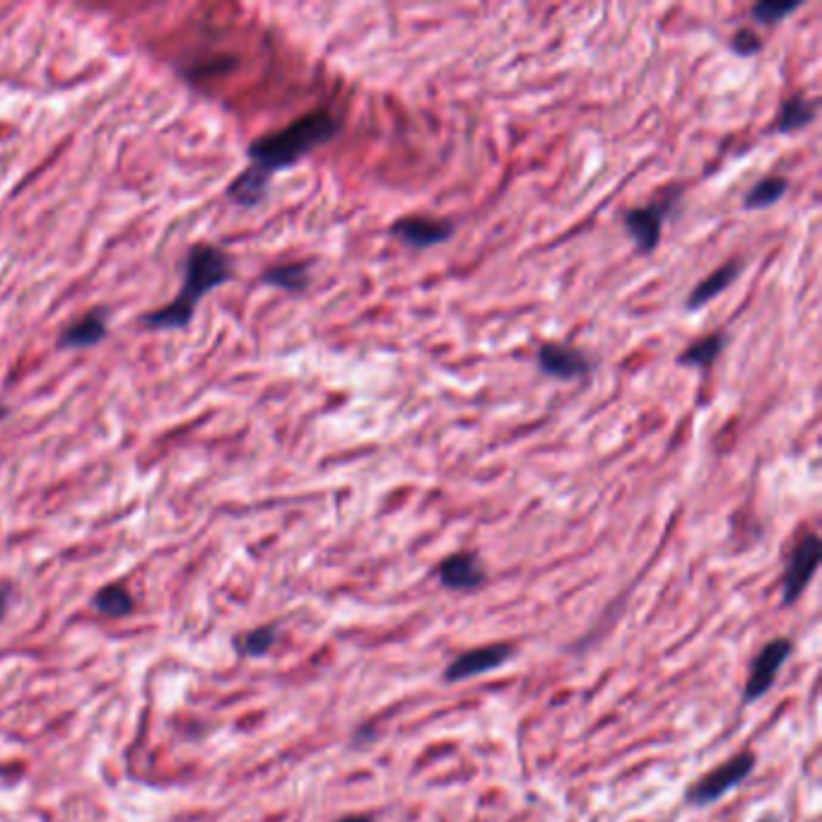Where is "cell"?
Here are the masks:
<instances>
[{"mask_svg": "<svg viewBox=\"0 0 822 822\" xmlns=\"http://www.w3.org/2000/svg\"><path fill=\"white\" fill-rule=\"evenodd\" d=\"M437 579L444 589L478 591L487 581V572L475 553H454L437 565Z\"/></svg>", "mask_w": 822, "mask_h": 822, "instance_id": "obj_10", "label": "cell"}, {"mask_svg": "<svg viewBox=\"0 0 822 822\" xmlns=\"http://www.w3.org/2000/svg\"><path fill=\"white\" fill-rule=\"evenodd\" d=\"M512 656V644H487V647L468 649L446 666L444 680L446 683H466V680L471 678H480V675L497 671V668H502Z\"/></svg>", "mask_w": 822, "mask_h": 822, "instance_id": "obj_8", "label": "cell"}, {"mask_svg": "<svg viewBox=\"0 0 822 822\" xmlns=\"http://www.w3.org/2000/svg\"><path fill=\"white\" fill-rule=\"evenodd\" d=\"M10 603V586H0V620H3L5 610H8Z\"/></svg>", "mask_w": 822, "mask_h": 822, "instance_id": "obj_22", "label": "cell"}, {"mask_svg": "<svg viewBox=\"0 0 822 822\" xmlns=\"http://www.w3.org/2000/svg\"><path fill=\"white\" fill-rule=\"evenodd\" d=\"M741 273H743V261H738V258L736 261H728L724 263V266H719L714 273H709L707 278L695 285V290H692L688 299H685V309L697 311V309L707 307V304L714 302L716 297L724 295L728 287L741 278Z\"/></svg>", "mask_w": 822, "mask_h": 822, "instance_id": "obj_11", "label": "cell"}, {"mask_svg": "<svg viewBox=\"0 0 822 822\" xmlns=\"http://www.w3.org/2000/svg\"><path fill=\"white\" fill-rule=\"evenodd\" d=\"M263 283L299 295V292L307 290L311 283L309 266L307 263H285V266L268 268L266 273H263Z\"/></svg>", "mask_w": 822, "mask_h": 822, "instance_id": "obj_18", "label": "cell"}, {"mask_svg": "<svg viewBox=\"0 0 822 822\" xmlns=\"http://www.w3.org/2000/svg\"><path fill=\"white\" fill-rule=\"evenodd\" d=\"M340 133V121L331 111L316 109L309 114L299 116L290 126L280 131L263 135L254 140L246 150L249 155V167L263 176H273L280 169L295 167L299 160L311 155L321 145L331 143Z\"/></svg>", "mask_w": 822, "mask_h": 822, "instance_id": "obj_1", "label": "cell"}, {"mask_svg": "<svg viewBox=\"0 0 822 822\" xmlns=\"http://www.w3.org/2000/svg\"><path fill=\"white\" fill-rule=\"evenodd\" d=\"M789 191V181L784 176H765L757 184L745 193V210H765L777 205Z\"/></svg>", "mask_w": 822, "mask_h": 822, "instance_id": "obj_19", "label": "cell"}, {"mask_svg": "<svg viewBox=\"0 0 822 822\" xmlns=\"http://www.w3.org/2000/svg\"><path fill=\"white\" fill-rule=\"evenodd\" d=\"M538 369L545 377L557 381H574L591 374V360L577 348H567L562 343H543L536 352Z\"/></svg>", "mask_w": 822, "mask_h": 822, "instance_id": "obj_9", "label": "cell"}, {"mask_svg": "<svg viewBox=\"0 0 822 822\" xmlns=\"http://www.w3.org/2000/svg\"><path fill=\"white\" fill-rule=\"evenodd\" d=\"M389 232H391V237H396L398 242L410 246V249L425 251V249H432V246L449 242V239L454 237L456 227H454V222L444 220V217L405 215L393 222Z\"/></svg>", "mask_w": 822, "mask_h": 822, "instance_id": "obj_7", "label": "cell"}, {"mask_svg": "<svg viewBox=\"0 0 822 822\" xmlns=\"http://www.w3.org/2000/svg\"><path fill=\"white\" fill-rule=\"evenodd\" d=\"M755 765L757 757L753 750H741V753L733 755L731 760L721 762V765L714 767L712 772H707L704 777L697 779V782L685 791V803L695 808L712 806L719 798H724L726 794H731L733 789H738V786L755 772Z\"/></svg>", "mask_w": 822, "mask_h": 822, "instance_id": "obj_3", "label": "cell"}, {"mask_svg": "<svg viewBox=\"0 0 822 822\" xmlns=\"http://www.w3.org/2000/svg\"><path fill=\"white\" fill-rule=\"evenodd\" d=\"M794 654V642L786 637L769 639V642L757 651V656L750 663L748 680L743 688V704H755L757 700L767 695L777 683L779 673L786 666V661Z\"/></svg>", "mask_w": 822, "mask_h": 822, "instance_id": "obj_5", "label": "cell"}, {"mask_svg": "<svg viewBox=\"0 0 822 822\" xmlns=\"http://www.w3.org/2000/svg\"><path fill=\"white\" fill-rule=\"evenodd\" d=\"M268 176L254 172L251 167H246L237 179L232 181L230 189H227V196L230 201H234L242 208H256L258 203H263V198L268 196Z\"/></svg>", "mask_w": 822, "mask_h": 822, "instance_id": "obj_15", "label": "cell"}, {"mask_svg": "<svg viewBox=\"0 0 822 822\" xmlns=\"http://www.w3.org/2000/svg\"><path fill=\"white\" fill-rule=\"evenodd\" d=\"M90 606L104 618H128L135 610V598L123 584H107L95 591V596L90 598Z\"/></svg>", "mask_w": 822, "mask_h": 822, "instance_id": "obj_14", "label": "cell"}, {"mask_svg": "<svg viewBox=\"0 0 822 822\" xmlns=\"http://www.w3.org/2000/svg\"><path fill=\"white\" fill-rule=\"evenodd\" d=\"M336 822H374L372 815H345V818H338Z\"/></svg>", "mask_w": 822, "mask_h": 822, "instance_id": "obj_23", "label": "cell"}, {"mask_svg": "<svg viewBox=\"0 0 822 822\" xmlns=\"http://www.w3.org/2000/svg\"><path fill=\"white\" fill-rule=\"evenodd\" d=\"M820 538L815 533H806L791 550L789 560H786L784 581H782V603L784 606H794L798 598L808 589L813 581L815 572L820 567Z\"/></svg>", "mask_w": 822, "mask_h": 822, "instance_id": "obj_6", "label": "cell"}, {"mask_svg": "<svg viewBox=\"0 0 822 822\" xmlns=\"http://www.w3.org/2000/svg\"><path fill=\"white\" fill-rule=\"evenodd\" d=\"M798 8H801V0H760V3L753 5V20L772 27L794 15Z\"/></svg>", "mask_w": 822, "mask_h": 822, "instance_id": "obj_20", "label": "cell"}, {"mask_svg": "<svg viewBox=\"0 0 822 822\" xmlns=\"http://www.w3.org/2000/svg\"><path fill=\"white\" fill-rule=\"evenodd\" d=\"M680 196H683L680 189H671L663 193L659 201L625 210L622 225H625L632 242L637 244L639 254H651V251H656V246L661 242L663 222H666V217L673 213L675 205L680 203Z\"/></svg>", "mask_w": 822, "mask_h": 822, "instance_id": "obj_4", "label": "cell"}, {"mask_svg": "<svg viewBox=\"0 0 822 822\" xmlns=\"http://www.w3.org/2000/svg\"><path fill=\"white\" fill-rule=\"evenodd\" d=\"M280 630L278 625H261L254 627V630L237 634L232 639L234 651H237L242 659H263V656L270 654V649L278 642Z\"/></svg>", "mask_w": 822, "mask_h": 822, "instance_id": "obj_17", "label": "cell"}, {"mask_svg": "<svg viewBox=\"0 0 822 822\" xmlns=\"http://www.w3.org/2000/svg\"><path fill=\"white\" fill-rule=\"evenodd\" d=\"M726 340H728L726 333H721V331L709 333V336L695 340L690 348H685L683 352H680L678 364L680 367H697V369L712 367V364L719 360L721 352H724Z\"/></svg>", "mask_w": 822, "mask_h": 822, "instance_id": "obj_16", "label": "cell"}, {"mask_svg": "<svg viewBox=\"0 0 822 822\" xmlns=\"http://www.w3.org/2000/svg\"><path fill=\"white\" fill-rule=\"evenodd\" d=\"M5 415H8V408H5V405H3V403H0V420H3V418H5Z\"/></svg>", "mask_w": 822, "mask_h": 822, "instance_id": "obj_24", "label": "cell"}, {"mask_svg": "<svg viewBox=\"0 0 822 822\" xmlns=\"http://www.w3.org/2000/svg\"><path fill=\"white\" fill-rule=\"evenodd\" d=\"M109 333L107 324V309H92L90 314L82 316L80 321L70 324L63 336L58 338V348L61 350H78V348H92V345L102 343Z\"/></svg>", "mask_w": 822, "mask_h": 822, "instance_id": "obj_12", "label": "cell"}, {"mask_svg": "<svg viewBox=\"0 0 822 822\" xmlns=\"http://www.w3.org/2000/svg\"><path fill=\"white\" fill-rule=\"evenodd\" d=\"M227 280H232L230 256L210 244L193 246L184 263L181 292L167 307L143 316V326L152 328V331H174V328L189 326L201 299L215 287L225 285Z\"/></svg>", "mask_w": 822, "mask_h": 822, "instance_id": "obj_2", "label": "cell"}, {"mask_svg": "<svg viewBox=\"0 0 822 822\" xmlns=\"http://www.w3.org/2000/svg\"><path fill=\"white\" fill-rule=\"evenodd\" d=\"M728 46H731V51H733V54H736V56L753 58V56L760 54L762 46H765V44H762V39L757 37L753 29L741 27L736 34H733L731 41H728Z\"/></svg>", "mask_w": 822, "mask_h": 822, "instance_id": "obj_21", "label": "cell"}, {"mask_svg": "<svg viewBox=\"0 0 822 822\" xmlns=\"http://www.w3.org/2000/svg\"><path fill=\"white\" fill-rule=\"evenodd\" d=\"M818 116V102L806 95H794L784 99L777 114V133L791 135L808 128Z\"/></svg>", "mask_w": 822, "mask_h": 822, "instance_id": "obj_13", "label": "cell"}]
</instances>
